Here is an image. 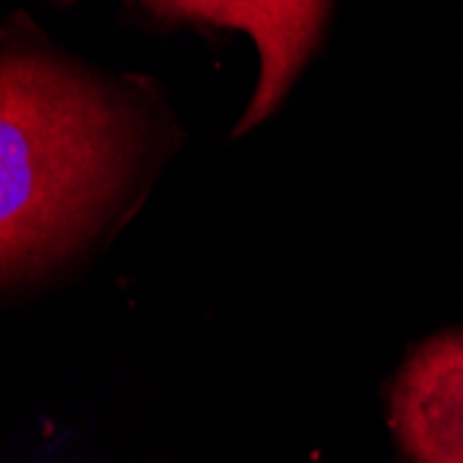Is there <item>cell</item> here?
Masks as SVG:
<instances>
[{"label": "cell", "mask_w": 463, "mask_h": 463, "mask_svg": "<svg viewBox=\"0 0 463 463\" xmlns=\"http://www.w3.org/2000/svg\"><path fill=\"white\" fill-rule=\"evenodd\" d=\"M137 153L139 117L106 83L45 53H0V278L90 233Z\"/></svg>", "instance_id": "cell-1"}, {"label": "cell", "mask_w": 463, "mask_h": 463, "mask_svg": "<svg viewBox=\"0 0 463 463\" xmlns=\"http://www.w3.org/2000/svg\"><path fill=\"white\" fill-rule=\"evenodd\" d=\"M175 20H203L241 28L261 56L259 87L236 134L264 122L286 98L294 78L314 53L322 36L330 0H145Z\"/></svg>", "instance_id": "cell-2"}, {"label": "cell", "mask_w": 463, "mask_h": 463, "mask_svg": "<svg viewBox=\"0 0 463 463\" xmlns=\"http://www.w3.org/2000/svg\"><path fill=\"white\" fill-rule=\"evenodd\" d=\"M392 416L413 463H463V333L439 335L411 355Z\"/></svg>", "instance_id": "cell-3"}]
</instances>
